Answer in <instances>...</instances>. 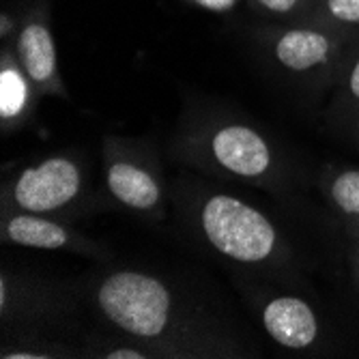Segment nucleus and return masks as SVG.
Masks as SVG:
<instances>
[{"label":"nucleus","mask_w":359,"mask_h":359,"mask_svg":"<svg viewBox=\"0 0 359 359\" xmlns=\"http://www.w3.org/2000/svg\"><path fill=\"white\" fill-rule=\"evenodd\" d=\"M95 325L132 336L161 359L256 357L252 334L203 290L161 269L104 267L84 280Z\"/></svg>","instance_id":"1"},{"label":"nucleus","mask_w":359,"mask_h":359,"mask_svg":"<svg viewBox=\"0 0 359 359\" xmlns=\"http://www.w3.org/2000/svg\"><path fill=\"white\" fill-rule=\"evenodd\" d=\"M170 205L185 233L231 267L286 273L295 248L280 224L241 196L179 177L170 185Z\"/></svg>","instance_id":"2"},{"label":"nucleus","mask_w":359,"mask_h":359,"mask_svg":"<svg viewBox=\"0 0 359 359\" xmlns=\"http://www.w3.org/2000/svg\"><path fill=\"white\" fill-rule=\"evenodd\" d=\"M170 157L179 166L219 181L254 185L271 194H288L295 170L271 134L243 114L226 110H189L170 140Z\"/></svg>","instance_id":"3"},{"label":"nucleus","mask_w":359,"mask_h":359,"mask_svg":"<svg viewBox=\"0 0 359 359\" xmlns=\"http://www.w3.org/2000/svg\"><path fill=\"white\" fill-rule=\"evenodd\" d=\"M359 32L316 20L269 22L254 30V46L267 67L304 90L334 88Z\"/></svg>","instance_id":"4"},{"label":"nucleus","mask_w":359,"mask_h":359,"mask_svg":"<svg viewBox=\"0 0 359 359\" xmlns=\"http://www.w3.org/2000/svg\"><path fill=\"white\" fill-rule=\"evenodd\" d=\"M86 306L84 282L56 280L20 269L0 271V336L67 340Z\"/></svg>","instance_id":"5"},{"label":"nucleus","mask_w":359,"mask_h":359,"mask_svg":"<svg viewBox=\"0 0 359 359\" xmlns=\"http://www.w3.org/2000/svg\"><path fill=\"white\" fill-rule=\"evenodd\" d=\"M88 164L74 151L52 153L13 172L0 191V211H24L74 222L97 209Z\"/></svg>","instance_id":"6"},{"label":"nucleus","mask_w":359,"mask_h":359,"mask_svg":"<svg viewBox=\"0 0 359 359\" xmlns=\"http://www.w3.org/2000/svg\"><path fill=\"white\" fill-rule=\"evenodd\" d=\"M102 159L104 187L114 207L151 224L166 219L170 185L153 142L106 136L102 142Z\"/></svg>","instance_id":"7"},{"label":"nucleus","mask_w":359,"mask_h":359,"mask_svg":"<svg viewBox=\"0 0 359 359\" xmlns=\"http://www.w3.org/2000/svg\"><path fill=\"white\" fill-rule=\"evenodd\" d=\"M252 308L265 336L290 353H316L325 342V325L314 304L290 290H263Z\"/></svg>","instance_id":"8"},{"label":"nucleus","mask_w":359,"mask_h":359,"mask_svg":"<svg viewBox=\"0 0 359 359\" xmlns=\"http://www.w3.org/2000/svg\"><path fill=\"white\" fill-rule=\"evenodd\" d=\"M0 239H3L5 245L46 252H67L97 260L102 265L112 263L114 258L110 248L74 228L72 222L37 213L0 211Z\"/></svg>","instance_id":"9"},{"label":"nucleus","mask_w":359,"mask_h":359,"mask_svg":"<svg viewBox=\"0 0 359 359\" xmlns=\"http://www.w3.org/2000/svg\"><path fill=\"white\" fill-rule=\"evenodd\" d=\"M13 52L41 97L69 100V90L58 67L48 0H28L20 9V28L13 39Z\"/></svg>","instance_id":"10"},{"label":"nucleus","mask_w":359,"mask_h":359,"mask_svg":"<svg viewBox=\"0 0 359 359\" xmlns=\"http://www.w3.org/2000/svg\"><path fill=\"white\" fill-rule=\"evenodd\" d=\"M39 90L20 65L13 46H0V129L18 134L35 116Z\"/></svg>","instance_id":"11"},{"label":"nucleus","mask_w":359,"mask_h":359,"mask_svg":"<svg viewBox=\"0 0 359 359\" xmlns=\"http://www.w3.org/2000/svg\"><path fill=\"white\" fill-rule=\"evenodd\" d=\"M327 123L334 132L359 144V43L348 54L332 88Z\"/></svg>","instance_id":"12"},{"label":"nucleus","mask_w":359,"mask_h":359,"mask_svg":"<svg viewBox=\"0 0 359 359\" xmlns=\"http://www.w3.org/2000/svg\"><path fill=\"white\" fill-rule=\"evenodd\" d=\"M323 191L346 233L359 241V168L332 170L323 181Z\"/></svg>","instance_id":"13"},{"label":"nucleus","mask_w":359,"mask_h":359,"mask_svg":"<svg viewBox=\"0 0 359 359\" xmlns=\"http://www.w3.org/2000/svg\"><path fill=\"white\" fill-rule=\"evenodd\" d=\"M84 342L80 344L82 357H97V359H161V355L151 348L149 344L118 334L114 330L95 325L93 332L82 336Z\"/></svg>","instance_id":"14"},{"label":"nucleus","mask_w":359,"mask_h":359,"mask_svg":"<svg viewBox=\"0 0 359 359\" xmlns=\"http://www.w3.org/2000/svg\"><path fill=\"white\" fill-rule=\"evenodd\" d=\"M0 357L3 359H72L82 355H80V346L72 344L69 340L28 336V338L0 340Z\"/></svg>","instance_id":"15"},{"label":"nucleus","mask_w":359,"mask_h":359,"mask_svg":"<svg viewBox=\"0 0 359 359\" xmlns=\"http://www.w3.org/2000/svg\"><path fill=\"white\" fill-rule=\"evenodd\" d=\"M245 7L269 22H304L310 20L318 0H243Z\"/></svg>","instance_id":"16"},{"label":"nucleus","mask_w":359,"mask_h":359,"mask_svg":"<svg viewBox=\"0 0 359 359\" xmlns=\"http://www.w3.org/2000/svg\"><path fill=\"white\" fill-rule=\"evenodd\" d=\"M310 20L359 32V0H318Z\"/></svg>","instance_id":"17"},{"label":"nucleus","mask_w":359,"mask_h":359,"mask_svg":"<svg viewBox=\"0 0 359 359\" xmlns=\"http://www.w3.org/2000/svg\"><path fill=\"white\" fill-rule=\"evenodd\" d=\"M18 28H20V9L18 11L3 9V13H0V46H13Z\"/></svg>","instance_id":"18"},{"label":"nucleus","mask_w":359,"mask_h":359,"mask_svg":"<svg viewBox=\"0 0 359 359\" xmlns=\"http://www.w3.org/2000/svg\"><path fill=\"white\" fill-rule=\"evenodd\" d=\"M183 3L209 13H231L241 5V0H183Z\"/></svg>","instance_id":"19"},{"label":"nucleus","mask_w":359,"mask_h":359,"mask_svg":"<svg viewBox=\"0 0 359 359\" xmlns=\"http://www.w3.org/2000/svg\"><path fill=\"white\" fill-rule=\"evenodd\" d=\"M351 269H353V280H355V286L359 290V241L353 245L351 250Z\"/></svg>","instance_id":"20"}]
</instances>
